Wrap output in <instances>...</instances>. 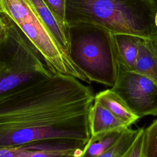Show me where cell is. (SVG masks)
I'll list each match as a JSON object with an SVG mask.
<instances>
[{"mask_svg":"<svg viewBox=\"0 0 157 157\" xmlns=\"http://www.w3.org/2000/svg\"><path fill=\"white\" fill-rule=\"evenodd\" d=\"M95 94L80 80L53 74L0 96V148L67 141L85 147Z\"/></svg>","mask_w":157,"mask_h":157,"instance_id":"6da1fadb","label":"cell"},{"mask_svg":"<svg viewBox=\"0 0 157 157\" xmlns=\"http://www.w3.org/2000/svg\"><path fill=\"white\" fill-rule=\"evenodd\" d=\"M157 6L151 0H66L67 25L78 22L102 26L114 34L157 40Z\"/></svg>","mask_w":157,"mask_h":157,"instance_id":"7a4b0ae2","label":"cell"},{"mask_svg":"<svg viewBox=\"0 0 157 157\" xmlns=\"http://www.w3.org/2000/svg\"><path fill=\"white\" fill-rule=\"evenodd\" d=\"M68 54L90 82L112 88L118 78L120 63L115 34L92 23L67 25Z\"/></svg>","mask_w":157,"mask_h":157,"instance_id":"3957f363","label":"cell"},{"mask_svg":"<svg viewBox=\"0 0 157 157\" xmlns=\"http://www.w3.org/2000/svg\"><path fill=\"white\" fill-rule=\"evenodd\" d=\"M0 13L8 17L26 36L53 74L91 83L61 47L29 0H0Z\"/></svg>","mask_w":157,"mask_h":157,"instance_id":"277c9868","label":"cell"},{"mask_svg":"<svg viewBox=\"0 0 157 157\" xmlns=\"http://www.w3.org/2000/svg\"><path fill=\"white\" fill-rule=\"evenodd\" d=\"M2 15L6 31L0 41V96L29 81L53 75L26 36Z\"/></svg>","mask_w":157,"mask_h":157,"instance_id":"5b68a950","label":"cell"},{"mask_svg":"<svg viewBox=\"0 0 157 157\" xmlns=\"http://www.w3.org/2000/svg\"><path fill=\"white\" fill-rule=\"evenodd\" d=\"M111 89L139 118L157 115V83L148 77L120 66L116 83Z\"/></svg>","mask_w":157,"mask_h":157,"instance_id":"8992f818","label":"cell"},{"mask_svg":"<svg viewBox=\"0 0 157 157\" xmlns=\"http://www.w3.org/2000/svg\"><path fill=\"white\" fill-rule=\"evenodd\" d=\"M90 139L96 138L105 133L122 131L129 128L107 108L94 101L90 112Z\"/></svg>","mask_w":157,"mask_h":157,"instance_id":"52a82bcc","label":"cell"},{"mask_svg":"<svg viewBox=\"0 0 157 157\" xmlns=\"http://www.w3.org/2000/svg\"><path fill=\"white\" fill-rule=\"evenodd\" d=\"M94 101L102 104L129 127L139 119L122 98L111 88L96 93L94 96Z\"/></svg>","mask_w":157,"mask_h":157,"instance_id":"ba28073f","label":"cell"},{"mask_svg":"<svg viewBox=\"0 0 157 157\" xmlns=\"http://www.w3.org/2000/svg\"><path fill=\"white\" fill-rule=\"evenodd\" d=\"M134 71L157 83V40L141 39Z\"/></svg>","mask_w":157,"mask_h":157,"instance_id":"9c48e42d","label":"cell"},{"mask_svg":"<svg viewBox=\"0 0 157 157\" xmlns=\"http://www.w3.org/2000/svg\"><path fill=\"white\" fill-rule=\"evenodd\" d=\"M29 1L61 47L68 54L67 27L63 25L45 0Z\"/></svg>","mask_w":157,"mask_h":157,"instance_id":"30bf717a","label":"cell"},{"mask_svg":"<svg viewBox=\"0 0 157 157\" xmlns=\"http://www.w3.org/2000/svg\"><path fill=\"white\" fill-rule=\"evenodd\" d=\"M141 37L126 34H115L120 66L134 71Z\"/></svg>","mask_w":157,"mask_h":157,"instance_id":"8fae6325","label":"cell"},{"mask_svg":"<svg viewBox=\"0 0 157 157\" xmlns=\"http://www.w3.org/2000/svg\"><path fill=\"white\" fill-rule=\"evenodd\" d=\"M124 130L111 131L96 138L90 139L81 157H96L105 152L115 145Z\"/></svg>","mask_w":157,"mask_h":157,"instance_id":"7c38bea8","label":"cell"},{"mask_svg":"<svg viewBox=\"0 0 157 157\" xmlns=\"http://www.w3.org/2000/svg\"><path fill=\"white\" fill-rule=\"evenodd\" d=\"M142 128L136 129L126 128L120 139L112 147L96 157H118L123 154L136 139Z\"/></svg>","mask_w":157,"mask_h":157,"instance_id":"4fadbf2b","label":"cell"},{"mask_svg":"<svg viewBox=\"0 0 157 157\" xmlns=\"http://www.w3.org/2000/svg\"><path fill=\"white\" fill-rule=\"evenodd\" d=\"M143 157H157V118L144 130Z\"/></svg>","mask_w":157,"mask_h":157,"instance_id":"5bb4252c","label":"cell"},{"mask_svg":"<svg viewBox=\"0 0 157 157\" xmlns=\"http://www.w3.org/2000/svg\"><path fill=\"white\" fill-rule=\"evenodd\" d=\"M83 148L78 147L34 150L24 157H81Z\"/></svg>","mask_w":157,"mask_h":157,"instance_id":"9a60e30c","label":"cell"},{"mask_svg":"<svg viewBox=\"0 0 157 157\" xmlns=\"http://www.w3.org/2000/svg\"><path fill=\"white\" fill-rule=\"evenodd\" d=\"M144 130L142 128L138 136L135 141L123 154L118 157H143L142 155V144L144 139Z\"/></svg>","mask_w":157,"mask_h":157,"instance_id":"2e32d148","label":"cell"},{"mask_svg":"<svg viewBox=\"0 0 157 157\" xmlns=\"http://www.w3.org/2000/svg\"><path fill=\"white\" fill-rule=\"evenodd\" d=\"M63 25L67 27L66 21V0H45Z\"/></svg>","mask_w":157,"mask_h":157,"instance_id":"e0dca14e","label":"cell"},{"mask_svg":"<svg viewBox=\"0 0 157 157\" xmlns=\"http://www.w3.org/2000/svg\"><path fill=\"white\" fill-rule=\"evenodd\" d=\"M6 31V25L3 16L0 13V41L2 39Z\"/></svg>","mask_w":157,"mask_h":157,"instance_id":"ac0fdd59","label":"cell"},{"mask_svg":"<svg viewBox=\"0 0 157 157\" xmlns=\"http://www.w3.org/2000/svg\"><path fill=\"white\" fill-rule=\"evenodd\" d=\"M155 23L156 27V28H157V11H156V14H155Z\"/></svg>","mask_w":157,"mask_h":157,"instance_id":"d6986e66","label":"cell"},{"mask_svg":"<svg viewBox=\"0 0 157 157\" xmlns=\"http://www.w3.org/2000/svg\"><path fill=\"white\" fill-rule=\"evenodd\" d=\"M151 1L157 6V0H151Z\"/></svg>","mask_w":157,"mask_h":157,"instance_id":"ffe728a7","label":"cell"}]
</instances>
